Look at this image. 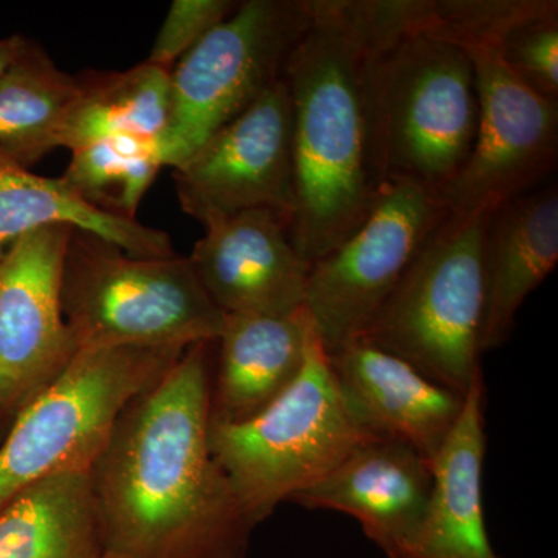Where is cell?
Listing matches in <instances>:
<instances>
[{
    "mask_svg": "<svg viewBox=\"0 0 558 558\" xmlns=\"http://www.w3.org/2000/svg\"><path fill=\"white\" fill-rule=\"evenodd\" d=\"M215 343L191 344L132 400L92 465L106 554L247 558L256 526L209 447Z\"/></svg>",
    "mask_w": 558,
    "mask_h": 558,
    "instance_id": "obj_1",
    "label": "cell"
},
{
    "mask_svg": "<svg viewBox=\"0 0 558 558\" xmlns=\"http://www.w3.org/2000/svg\"><path fill=\"white\" fill-rule=\"evenodd\" d=\"M409 32L396 0H312L282 80L293 116L290 240L307 264L365 222L387 189L374 105L385 44Z\"/></svg>",
    "mask_w": 558,
    "mask_h": 558,
    "instance_id": "obj_2",
    "label": "cell"
},
{
    "mask_svg": "<svg viewBox=\"0 0 558 558\" xmlns=\"http://www.w3.org/2000/svg\"><path fill=\"white\" fill-rule=\"evenodd\" d=\"M61 306L76 351L189 348L218 340L226 322L189 256L137 258L80 229L62 263Z\"/></svg>",
    "mask_w": 558,
    "mask_h": 558,
    "instance_id": "obj_3",
    "label": "cell"
},
{
    "mask_svg": "<svg viewBox=\"0 0 558 558\" xmlns=\"http://www.w3.org/2000/svg\"><path fill=\"white\" fill-rule=\"evenodd\" d=\"M373 438L349 413L312 322L303 368L271 405L241 424L209 421L213 454L255 526Z\"/></svg>",
    "mask_w": 558,
    "mask_h": 558,
    "instance_id": "obj_4",
    "label": "cell"
},
{
    "mask_svg": "<svg viewBox=\"0 0 558 558\" xmlns=\"http://www.w3.org/2000/svg\"><path fill=\"white\" fill-rule=\"evenodd\" d=\"M374 105L387 183H411L442 199L478 131L468 51L425 33L389 40L377 57Z\"/></svg>",
    "mask_w": 558,
    "mask_h": 558,
    "instance_id": "obj_5",
    "label": "cell"
},
{
    "mask_svg": "<svg viewBox=\"0 0 558 558\" xmlns=\"http://www.w3.org/2000/svg\"><path fill=\"white\" fill-rule=\"evenodd\" d=\"M186 348L81 349L14 418L0 447V510L40 481L89 472L124 409Z\"/></svg>",
    "mask_w": 558,
    "mask_h": 558,
    "instance_id": "obj_6",
    "label": "cell"
},
{
    "mask_svg": "<svg viewBox=\"0 0 558 558\" xmlns=\"http://www.w3.org/2000/svg\"><path fill=\"white\" fill-rule=\"evenodd\" d=\"M486 215H447L363 339L465 396L480 379Z\"/></svg>",
    "mask_w": 558,
    "mask_h": 558,
    "instance_id": "obj_7",
    "label": "cell"
},
{
    "mask_svg": "<svg viewBox=\"0 0 558 558\" xmlns=\"http://www.w3.org/2000/svg\"><path fill=\"white\" fill-rule=\"evenodd\" d=\"M312 0H245L172 68L163 167H179L282 78Z\"/></svg>",
    "mask_w": 558,
    "mask_h": 558,
    "instance_id": "obj_8",
    "label": "cell"
},
{
    "mask_svg": "<svg viewBox=\"0 0 558 558\" xmlns=\"http://www.w3.org/2000/svg\"><path fill=\"white\" fill-rule=\"evenodd\" d=\"M447 215L436 194L411 183H388L365 222L311 264L304 311L326 354L365 337Z\"/></svg>",
    "mask_w": 558,
    "mask_h": 558,
    "instance_id": "obj_9",
    "label": "cell"
},
{
    "mask_svg": "<svg viewBox=\"0 0 558 558\" xmlns=\"http://www.w3.org/2000/svg\"><path fill=\"white\" fill-rule=\"evenodd\" d=\"M478 94L475 145L444 191L451 216L486 215L543 186L557 168L558 102L539 97L501 60L498 44L468 49Z\"/></svg>",
    "mask_w": 558,
    "mask_h": 558,
    "instance_id": "obj_10",
    "label": "cell"
},
{
    "mask_svg": "<svg viewBox=\"0 0 558 558\" xmlns=\"http://www.w3.org/2000/svg\"><path fill=\"white\" fill-rule=\"evenodd\" d=\"M175 196L207 227L248 209L292 220L295 209L292 102L284 80L220 128L174 168Z\"/></svg>",
    "mask_w": 558,
    "mask_h": 558,
    "instance_id": "obj_11",
    "label": "cell"
},
{
    "mask_svg": "<svg viewBox=\"0 0 558 558\" xmlns=\"http://www.w3.org/2000/svg\"><path fill=\"white\" fill-rule=\"evenodd\" d=\"M72 227L20 238L0 259V436L75 357L61 306Z\"/></svg>",
    "mask_w": 558,
    "mask_h": 558,
    "instance_id": "obj_12",
    "label": "cell"
},
{
    "mask_svg": "<svg viewBox=\"0 0 558 558\" xmlns=\"http://www.w3.org/2000/svg\"><path fill=\"white\" fill-rule=\"evenodd\" d=\"M205 229L189 259L220 312L282 317L303 310L311 264L296 252L284 216L248 209Z\"/></svg>",
    "mask_w": 558,
    "mask_h": 558,
    "instance_id": "obj_13",
    "label": "cell"
},
{
    "mask_svg": "<svg viewBox=\"0 0 558 558\" xmlns=\"http://www.w3.org/2000/svg\"><path fill=\"white\" fill-rule=\"evenodd\" d=\"M328 359L341 398L360 427L374 438L409 444L435 464L461 416L465 396L365 339Z\"/></svg>",
    "mask_w": 558,
    "mask_h": 558,
    "instance_id": "obj_14",
    "label": "cell"
},
{
    "mask_svg": "<svg viewBox=\"0 0 558 558\" xmlns=\"http://www.w3.org/2000/svg\"><path fill=\"white\" fill-rule=\"evenodd\" d=\"M433 483V465L409 444L373 438L290 501L347 513L385 556L398 558L425 519Z\"/></svg>",
    "mask_w": 558,
    "mask_h": 558,
    "instance_id": "obj_15",
    "label": "cell"
},
{
    "mask_svg": "<svg viewBox=\"0 0 558 558\" xmlns=\"http://www.w3.org/2000/svg\"><path fill=\"white\" fill-rule=\"evenodd\" d=\"M558 190L539 186L487 213L481 351L508 343L527 296L556 269Z\"/></svg>",
    "mask_w": 558,
    "mask_h": 558,
    "instance_id": "obj_16",
    "label": "cell"
},
{
    "mask_svg": "<svg viewBox=\"0 0 558 558\" xmlns=\"http://www.w3.org/2000/svg\"><path fill=\"white\" fill-rule=\"evenodd\" d=\"M311 318L293 315H226L213 362L209 421L241 424L258 416L303 368Z\"/></svg>",
    "mask_w": 558,
    "mask_h": 558,
    "instance_id": "obj_17",
    "label": "cell"
},
{
    "mask_svg": "<svg viewBox=\"0 0 558 558\" xmlns=\"http://www.w3.org/2000/svg\"><path fill=\"white\" fill-rule=\"evenodd\" d=\"M484 381L469 389L453 432L433 464L425 519L398 558H502L484 520Z\"/></svg>",
    "mask_w": 558,
    "mask_h": 558,
    "instance_id": "obj_18",
    "label": "cell"
},
{
    "mask_svg": "<svg viewBox=\"0 0 558 558\" xmlns=\"http://www.w3.org/2000/svg\"><path fill=\"white\" fill-rule=\"evenodd\" d=\"M49 226L89 231L137 258L175 255L165 231L92 207L64 179L44 178L0 156V259L20 238Z\"/></svg>",
    "mask_w": 558,
    "mask_h": 558,
    "instance_id": "obj_19",
    "label": "cell"
},
{
    "mask_svg": "<svg viewBox=\"0 0 558 558\" xmlns=\"http://www.w3.org/2000/svg\"><path fill=\"white\" fill-rule=\"evenodd\" d=\"M89 472H68L27 488L0 510V558H102Z\"/></svg>",
    "mask_w": 558,
    "mask_h": 558,
    "instance_id": "obj_20",
    "label": "cell"
},
{
    "mask_svg": "<svg viewBox=\"0 0 558 558\" xmlns=\"http://www.w3.org/2000/svg\"><path fill=\"white\" fill-rule=\"evenodd\" d=\"M76 78L78 97L61 146L73 149L120 135L160 143L170 119V70L145 61L124 72H89Z\"/></svg>",
    "mask_w": 558,
    "mask_h": 558,
    "instance_id": "obj_21",
    "label": "cell"
},
{
    "mask_svg": "<svg viewBox=\"0 0 558 558\" xmlns=\"http://www.w3.org/2000/svg\"><path fill=\"white\" fill-rule=\"evenodd\" d=\"M78 92V78L28 43L0 78V156L28 168L60 148Z\"/></svg>",
    "mask_w": 558,
    "mask_h": 558,
    "instance_id": "obj_22",
    "label": "cell"
},
{
    "mask_svg": "<svg viewBox=\"0 0 558 558\" xmlns=\"http://www.w3.org/2000/svg\"><path fill=\"white\" fill-rule=\"evenodd\" d=\"M72 150L62 179L92 207L137 220L143 196L163 165L159 143L135 137H109Z\"/></svg>",
    "mask_w": 558,
    "mask_h": 558,
    "instance_id": "obj_23",
    "label": "cell"
},
{
    "mask_svg": "<svg viewBox=\"0 0 558 558\" xmlns=\"http://www.w3.org/2000/svg\"><path fill=\"white\" fill-rule=\"evenodd\" d=\"M557 5L556 0H417L416 33L461 49L499 44L515 25Z\"/></svg>",
    "mask_w": 558,
    "mask_h": 558,
    "instance_id": "obj_24",
    "label": "cell"
},
{
    "mask_svg": "<svg viewBox=\"0 0 558 558\" xmlns=\"http://www.w3.org/2000/svg\"><path fill=\"white\" fill-rule=\"evenodd\" d=\"M498 51L529 89L558 102V5L515 25L498 44Z\"/></svg>",
    "mask_w": 558,
    "mask_h": 558,
    "instance_id": "obj_25",
    "label": "cell"
},
{
    "mask_svg": "<svg viewBox=\"0 0 558 558\" xmlns=\"http://www.w3.org/2000/svg\"><path fill=\"white\" fill-rule=\"evenodd\" d=\"M231 0H174L154 40L148 62L165 70L175 64L216 25L236 10Z\"/></svg>",
    "mask_w": 558,
    "mask_h": 558,
    "instance_id": "obj_26",
    "label": "cell"
},
{
    "mask_svg": "<svg viewBox=\"0 0 558 558\" xmlns=\"http://www.w3.org/2000/svg\"><path fill=\"white\" fill-rule=\"evenodd\" d=\"M27 44L28 40H25L22 36L0 39V78L10 69V65L20 58Z\"/></svg>",
    "mask_w": 558,
    "mask_h": 558,
    "instance_id": "obj_27",
    "label": "cell"
},
{
    "mask_svg": "<svg viewBox=\"0 0 558 558\" xmlns=\"http://www.w3.org/2000/svg\"><path fill=\"white\" fill-rule=\"evenodd\" d=\"M102 558H120V557L110 556V554H105V557H102Z\"/></svg>",
    "mask_w": 558,
    "mask_h": 558,
    "instance_id": "obj_28",
    "label": "cell"
}]
</instances>
